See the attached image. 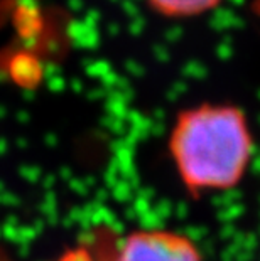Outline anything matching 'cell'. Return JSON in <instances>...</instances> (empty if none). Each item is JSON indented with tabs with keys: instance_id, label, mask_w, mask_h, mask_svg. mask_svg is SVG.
I'll return each instance as SVG.
<instances>
[{
	"instance_id": "2",
	"label": "cell",
	"mask_w": 260,
	"mask_h": 261,
	"mask_svg": "<svg viewBox=\"0 0 260 261\" xmlns=\"http://www.w3.org/2000/svg\"><path fill=\"white\" fill-rule=\"evenodd\" d=\"M105 261H204L190 236L171 229H137L117 238Z\"/></svg>"
},
{
	"instance_id": "4",
	"label": "cell",
	"mask_w": 260,
	"mask_h": 261,
	"mask_svg": "<svg viewBox=\"0 0 260 261\" xmlns=\"http://www.w3.org/2000/svg\"><path fill=\"white\" fill-rule=\"evenodd\" d=\"M0 261H14L12 254H10L9 251H5L2 246H0Z\"/></svg>"
},
{
	"instance_id": "1",
	"label": "cell",
	"mask_w": 260,
	"mask_h": 261,
	"mask_svg": "<svg viewBox=\"0 0 260 261\" xmlns=\"http://www.w3.org/2000/svg\"><path fill=\"white\" fill-rule=\"evenodd\" d=\"M253 133L237 105L201 103L176 116L168 138L171 162L191 196L226 192L245 179Z\"/></svg>"
},
{
	"instance_id": "3",
	"label": "cell",
	"mask_w": 260,
	"mask_h": 261,
	"mask_svg": "<svg viewBox=\"0 0 260 261\" xmlns=\"http://www.w3.org/2000/svg\"><path fill=\"white\" fill-rule=\"evenodd\" d=\"M223 0H147L152 10L171 19H191L211 12Z\"/></svg>"
}]
</instances>
